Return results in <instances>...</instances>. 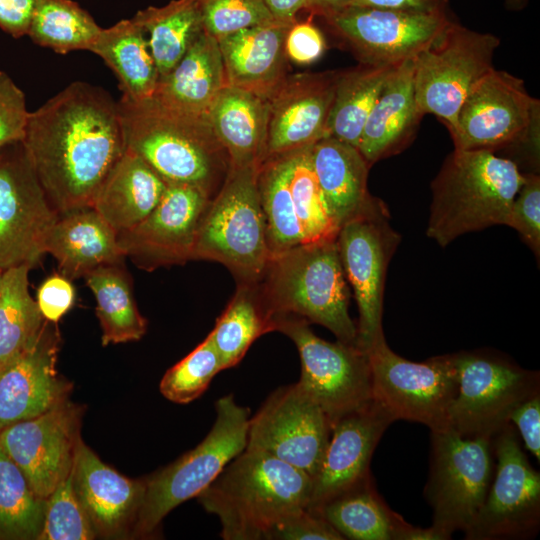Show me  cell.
Returning <instances> with one entry per match:
<instances>
[{
    "instance_id": "obj_23",
    "label": "cell",
    "mask_w": 540,
    "mask_h": 540,
    "mask_svg": "<svg viewBox=\"0 0 540 540\" xmlns=\"http://www.w3.org/2000/svg\"><path fill=\"white\" fill-rule=\"evenodd\" d=\"M45 320L35 344L0 371V431L68 398L71 384L56 371L60 334Z\"/></svg>"
},
{
    "instance_id": "obj_54",
    "label": "cell",
    "mask_w": 540,
    "mask_h": 540,
    "mask_svg": "<svg viewBox=\"0 0 540 540\" xmlns=\"http://www.w3.org/2000/svg\"><path fill=\"white\" fill-rule=\"evenodd\" d=\"M275 20L293 24L297 14L307 10L309 0H263Z\"/></svg>"
},
{
    "instance_id": "obj_49",
    "label": "cell",
    "mask_w": 540,
    "mask_h": 540,
    "mask_svg": "<svg viewBox=\"0 0 540 540\" xmlns=\"http://www.w3.org/2000/svg\"><path fill=\"white\" fill-rule=\"evenodd\" d=\"M326 41L320 29L311 20L293 23L285 38V52L289 60L308 65L321 58Z\"/></svg>"
},
{
    "instance_id": "obj_6",
    "label": "cell",
    "mask_w": 540,
    "mask_h": 540,
    "mask_svg": "<svg viewBox=\"0 0 540 540\" xmlns=\"http://www.w3.org/2000/svg\"><path fill=\"white\" fill-rule=\"evenodd\" d=\"M257 170L230 168L202 215L191 255L223 264L237 284H257L271 257Z\"/></svg>"
},
{
    "instance_id": "obj_16",
    "label": "cell",
    "mask_w": 540,
    "mask_h": 540,
    "mask_svg": "<svg viewBox=\"0 0 540 540\" xmlns=\"http://www.w3.org/2000/svg\"><path fill=\"white\" fill-rule=\"evenodd\" d=\"M359 63L394 66L416 58L450 21L447 12L345 6L321 16Z\"/></svg>"
},
{
    "instance_id": "obj_36",
    "label": "cell",
    "mask_w": 540,
    "mask_h": 540,
    "mask_svg": "<svg viewBox=\"0 0 540 540\" xmlns=\"http://www.w3.org/2000/svg\"><path fill=\"white\" fill-rule=\"evenodd\" d=\"M133 18L146 33L159 78L173 69L204 30L197 0H172L162 7L150 6Z\"/></svg>"
},
{
    "instance_id": "obj_13",
    "label": "cell",
    "mask_w": 540,
    "mask_h": 540,
    "mask_svg": "<svg viewBox=\"0 0 540 540\" xmlns=\"http://www.w3.org/2000/svg\"><path fill=\"white\" fill-rule=\"evenodd\" d=\"M367 354L373 400L395 421L418 422L431 431L449 428V410L458 390L454 354L416 363L393 352L385 338Z\"/></svg>"
},
{
    "instance_id": "obj_33",
    "label": "cell",
    "mask_w": 540,
    "mask_h": 540,
    "mask_svg": "<svg viewBox=\"0 0 540 540\" xmlns=\"http://www.w3.org/2000/svg\"><path fill=\"white\" fill-rule=\"evenodd\" d=\"M313 511L327 520L344 539L352 540H395L397 530L405 522L386 505L371 474Z\"/></svg>"
},
{
    "instance_id": "obj_52",
    "label": "cell",
    "mask_w": 540,
    "mask_h": 540,
    "mask_svg": "<svg viewBox=\"0 0 540 540\" xmlns=\"http://www.w3.org/2000/svg\"><path fill=\"white\" fill-rule=\"evenodd\" d=\"M36 0H0V28L14 38L27 35Z\"/></svg>"
},
{
    "instance_id": "obj_12",
    "label": "cell",
    "mask_w": 540,
    "mask_h": 540,
    "mask_svg": "<svg viewBox=\"0 0 540 540\" xmlns=\"http://www.w3.org/2000/svg\"><path fill=\"white\" fill-rule=\"evenodd\" d=\"M458 390L449 410V428L466 437H494L512 411L540 393L538 371L488 352L454 353Z\"/></svg>"
},
{
    "instance_id": "obj_22",
    "label": "cell",
    "mask_w": 540,
    "mask_h": 540,
    "mask_svg": "<svg viewBox=\"0 0 540 540\" xmlns=\"http://www.w3.org/2000/svg\"><path fill=\"white\" fill-rule=\"evenodd\" d=\"M391 414L377 401L337 420L320 467L313 478L309 510L370 475L373 452L388 426Z\"/></svg>"
},
{
    "instance_id": "obj_56",
    "label": "cell",
    "mask_w": 540,
    "mask_h": 540,
    "mask_svg": "<svg viewBox=\"0 0 540 540\" xmlns=\"http://www.w3.org/2000/svg\"><path fill=\"white\" fill-rule=\"evenodd\" d=\"M353 0H309L307 12L311 15L323 16L333 10L348 6Z\"/></svg>"
},
{
    "instance_id": "obj_41",
    "label": "cell",
    "mask_w": 540,
    "mask_h": 540,
    "mask_svg": "<svg viewBox=\"0 0 540 540\" xmlns=\"http://www.w3.org/2000/svg\"><path fill=\"white\" fill-rule=\"evenodd\" d=\"M46 499L38 497L27 478L0 446V539L38 540Z\"/></svg>"
},
{
    "instance_id": "obj_48",
    "label": "cell",
    "mask_w": 540,
    "mask_h": 540,
    "mask_svg": "<svg viewBox=\"0 0 540 540\" xmlns=\"http://www.w3.org/2000/svg\"><path fill=\"white\" fill-rule=\"evenodd\" d=\"M267 539L343 540V536L319 513L300 509L273 527Z\"/></svg>"
},
{
    "instance_id": "obj_58",
    "label": "cell",
    "mask_w": 540,
    "mask_h": 540,
    "mask_svg": "<svg viewBox=\"0 0 540 540\" xmlns=\"http://www.w3.org/2000/svg\"><path fill=\"white\" fill-rule=\"evenodd\" d=\"M5 270L0 268V297H1V291H2V279H3V273Z\"/></svg>"
},
{
    "instance_id": "obj_4",
    "label": "cell",
    "mask_w": 540,
    "mask_h": 540,
    "mask_svg": "<svg viewBox=\"0 0 540 540\" xmlns=\"http://www.w3.org/2000/svg\"><path fill=\"white\" fill-rule=\"evenodd\" d=\"M524 178L511 159L486 150L454 149L431 184L427 235L444 247L467 232L507 225Z\"/></svg>"
},
{
    "instance_id": "obj_11",
    "label": "cell",
    "mask_w": 540,
    "mask_h": 540,
    "mask_svg": "<svg viewBox=\"0 0 540 540\" xmlns=\"http://www.w3.org/2000/svg\"><path fill=\"white\" fill-rule=\"evenodd\" d=\"M385 203L372 195L341 225L337 245L358 307L356 345L366 353L384 337L383 293L388 263L400 242Z\"/></svg>"
},
{
    "instance_id": "obj_45",
    "label": "cell",
    "mask_w": 540,
    "mask_h": 540,
    "mask_svg": "<svg viewBox=\"0 0 540 540\" xmlns=\"http://www.w3.org/2000/svg\"><path fill=\"white\" fill-rule=\"evenodd\" d=\"M204 30L218 39L276 21L263 0H197Z\"/></svg>"
},
{
    "instance_id": "obj_17",
    "label": "cell",
    "mask_w": 540,
    "mask_h": 540,
    "mask_svg": "<svg viewBox=\"0 0 540 540\" xmlns=\"http://www.w3.org/2000/svg\"><path fill=\"white\" fill-rule=\"evenodd\" d=\"M22 142L0 149V268L35 267L58 218Z\"/></svg>"
},
{
    "instance_id": "obj_26",
    "label": "cell",
    "mask_w": 540,
    "mask_h": 540,
    "mask_svg": "<svg viewBox=\"0 0 540 540\" xmlns=\"http://www.w3.org/2000/svg\"><path fill=\"white\" fill-rule=\"evenodd\" d=\"M423 116L415 99L414 59H410L394 68L363 127L358 150L369 166L408 146Z\"/></svg>"
},
{
    "instance_id": "obj_19",
    "label": "cell",
    "mask_w": 540,
    "mask_h": 540,
    "mask_svg": "<svg viewBox=\"0 0 540 540\" xmlns=\"http://www.w3.org/2000/svg\"><path fill=\"white\" fill-rule=\"evenodd\" d=\"M83 408L66 400L46 412L6 426L0 446L27 478L35 494L47 499L72 471Z\"/></svg>"
},
{
    "instance_id": "obj_9",
    "label": "cell",
    "mask_w": 540,
    "mask_h": 540,
    "mask_svg": "<svg viewBox=\"0 0 540 540\" xmlns=\"http://www.w3.org/2000/svg\"><path fill=\"white\" fill-rule=\"evenodd\" d=\"M500 40L450 19L440 35L414 58V91L423 115L434 114L451 133L459 109L493 67Z\"/></svg>"
},
{
    "instance_id": "obj_51",
    "label": "cell",
    "mask_w": 540,
    "mask_h": 540,
    "mask_svg": "<svg viewBox=\"0 0 540 540\" xmlns=\"http://www.w3.org/2000/svg\"><path fill=\"white\" fill-rule=\"evenodd\" d=\"M509 422L517 428L525 448L540 461V393L521 402L510 414Z\"/></svg>"
},
{
    "instance_id": "obj_7",
    "label": "cell",
    "mask_w": 540,
    "mask_h": 540,
    "mask_svg": "<svg viewBox=\"0 0 540 540\" xmlns=\"http://www.w3.org/2000/svg\"><path fill=\"white\" fill-rule=\"evenodd\" d=\"M216 419L207 436L175 462L146 479V491L132 536L154 533L175 507L197 497L247 445L250 409L233 395L215 403Z\"/></svg>"
},
{
    "instance_id": "obj_40",
    "label": "cell",
    "mask_w": 540,
    "mask_h": 540,
    "mask_svg": "<svg viewBox=\"0 0 540 540\" xmlns=\"http://www.w3.org/2000/svg\"><path fill=\"white\" fill-rule=\"evenodd\" d=\"M101 29L77 2L36 0L27 35L39 46L66 54L90 51Z\"/></svg>"
},
{
    "instance_id": "obj_14",
    "label": "cell",
    "mask_w": 540,
    "mask_h": 540,
    "mask_svg": "<svg viewBox=\"0 0 540 540\" xmlns=\"http://www.w3.org/2000/svg\"><path fill=\"white\" fill-rule=\"evenodd\" d=\"M540 102L522 79L492 68L463 101L455 129L454 149L495 151L539 144Z\"/></svg>"
},
{
    "instance_id": "obj_30",
    "label": "cell",
    "mask_w": 540,
    "mask_h": 540,
    "mask_svg": "<svg viewBox=\"0 0 540 540\" xmlns=\"http://www.w3.org/2000/svg\"><path fill=\"white\" fill-rule=\"evenodd\" d=\"M207 118L230 168L259 167L266 157V99L227 85L216 96Z\"/></svg>"
},
{
    "instance_id": "obj_35",
    "label": "cell",
    "mask_w": 540,
    "mask_h": 540,
    "mask_svg": "<svg viewBox=\"0 0 540 540\" xmlns=\"http://www.w3.org/2000/svg\"><path fill=\"white\" fill-rule=\"evenodd\" d=\"M96 299L103 346L140 340L147 320L140 314L131 279L122 263L100 266L84 276Z\"/></svg>"
},
{
    "instance_id": "obj_25",
    "label": "cell",
    "mask_w": 540,
    "mask_h": 540,
    "mask_svg": "<svg viewBox=\"0 0 540 540\" xmlns=\"http://www.w3.org/2000/svg\"><path fill=\"white\" fill-rule=\"evenodd\" d=\"M291 25L276 20L218 38L227 85L268 100L288 77L285 38Z\"/></svg>"
},
{
    "instance_id": "obj_29",
    "label": "cell",
    "mask_w": 540,
    "mask_h": 540,
    "mask_svg": "<svg viewBox=\"0 0 540 540\" xmlns=\"http://www.w3.org/2000/svg\"><path fill=\"white\" fill-rule=\"evenodd\" d=\"M166 186L140 156L126 148L97 190L92 207L120 233L136 226L153 211Z\"/></svg>"
},
{
    "instance_id": "obj_31",
    "label": "cell",
    "mask_w": 540,
    "mask_h": 540,
    "mask_svg": "<svg viewBox=\"0 0 540 540\" xmlns=\"http://www.w3.org/2000/svg\"><path fill=\"white\" fill-rule=\"evenodd\" d=\"M309 152L329 212L340 228L370 196V166L356 147L330 136L310 145Z\"/></svg>"
},
{
    "instance_id": "obj_32",
    "label": "cell",
    "mask_w": 540,
    "mask_h": 540,
    "mask_svg": "<svg viewBox=\"0 0 540 540\" xmlns=\"http://www.w3.org/2000/svg\"><path fill=\"white\" fill-rule=\"evenodd\" d=\"M90 51L115 73L122 98L138 102L153 96L159 73L146 33L134 18L102 28Z\"/></svg>"
},
{
    "instance_id": "obj_39",
    "label": "cell",
    "mask_w": 540,
    "mask_h": 540,
    "mask_svg": "<svg viewBox=\"0 0 540 540\" xmlns=\"http://www.w3.org/2000/svg\"><path fill=\"white\" fill-rule=\"evenodd\" d=\"M257 186L271 256L305 243L289 186L288 153L264 159Z\"/></svg>"
},
{
    "instance_id": "obj_50",
    "label": "cell",
    "mask_w": 540,
    "mask_h": 540,
    "mask_svg": "<svg viewBox=\"0 0 540 540\" xmlns=\"http://www.w3.org/2000/svg\"><path fill=\"white\" fill-rule=\"evenodd\" d=\"M75 289L70 279L60 274L46 278L37 291V305L43 318L57 323L73 306Z\"/></svg>"
},
{
    "instance_id": "obj_53",
    "label": "cell",
    "mask_w": 540,
    "mask_h": 540,
    "mask_svg": "<svg viewBox=\"0 0 540 540\" xmlns=\"http://www.w3.org/2000/svg\"><path fill=\"white\" fill-rule=\"evenodd\" d=\"M350 5L418 12H447L449 0H353L348 6Z\"/></svg>"
},
{
    "instance_id": "obj_47",
    "label": "cell",
    "mask_w": 540,
    "mask_h": 540,
    "mask_svg": "<svg viewBox=\"0 0 540 540\" xmlns=\"http://www.w3.org/2000/svg\"><path fill=\"white\" fill-rule=\"evenodd\" d=\"M29 113L23 91L0 71V149L22 142Z\"/></svg>"
},
{
    "instance_id": "obj_44",
    "label": "cell",
    "mask_w": 540,
    "mask_h": 540,
    "mask_svg": "<svg viewBox=\"0 0 540 540\" xmlns=\"http://www.w3.org/2000/svg\"><path fill=\"white\" fill-rule=\"evenodd\" d=\"M93 526L73 486V469L46 499L42 532L38 540H90Z\"/></svg>"
},
{
    "instance_id": "obj_55",
    "label": "cell",
    "mask_w": 540,
    "mask_h": 540,
    "mask_svg": "<svg viewBox=\"0 0 540 540\" xmlns=\"http://www.w3.org/2000/svg\"><path fill=\"white\" fill-rule=\"evenodd\" d=\"M450 536L432 525L429 528L413 526L406 521L398 529L395 540H447Z\"/></svg>"
},
{
    "instance_id": "obj_37",
    "label": "cell",
    "mask_w": 540,
    "mask_h": 540,
    "mask_svg": "<svg viewBox=\"0 0 540 540\" xmlns=\"http://www.w3.org/2000/svg\"><path fill=\"white\" fill-rule=\"evenodd\" d=\"M274 331L273 318L263 303L257 284H237L227 307L208 334L223 368L236 366L251 344Z\"/></svg>"
},
{
    "instance_id": "obj_3",
    "label": "cell",
    "mask_w": 540,
    "mask_h": 540,
    "mask_svg": "<svg viewBox=\"0 0 540 540\" xmlns=\"http://www.w3.org/2000/svg\"><path fill=\"white\" fill-rule=\"evenodd\" d=\"M126 148L140 156L167 184H189L212 197L230 170L225 149L207 117L170 111L152 98L118 101Z\"/></svg>"
},
{
    "instance_id": "obj_10",
    "label": "cell",
    "mask_w": 540,
    "mask_h": 540,
    "mask_svg": "<svg viewBox=\"0 0 540 540\" xmlns=\"http://www.w3.org/2000/svg\"><path fill=\"white\" fill-rule=\"evenodd\" d=\"M273 327L297 347L301 361L297 384L332 426L373 401L368 354L356 344L326 341L315 335L308 321L293 315L275 316Z\"/></svg>"
},
{
    "instance_id": "obj_21",
    "label": "cell",
    "mask_w": 540,
    "mask_h": 540,
    "mask_svg": "<svg viewBox=\"0 0 540 540\" xmlns=\"http://www.w3.org/2000/svg\"><path fill=\"white\" fill-rule=\"evenodd\" d=\"M339 71L289 76L267 100L266 157L328 137L327 123Z\"/></svg>"
},
{
    "instance_id": "obj_28",
    "label": "cell",
    "mask_w": 540,
    "mask_h": 540,
    "mask_svg": "<svg viewBox=\"0 0 540 540\" xmlns=\"http://www.w3.org/2000/svg\"><path fill=\"white\" fill-rule=\"evenodd\" d=\"M44 249L70 280L103 265L122 263L125 258L117 233L93 207L59 215L47 234Z\"/></svg>"
},
{
    "instance_id": "obj_43",
    "label": "cell",
    "mask_w": 540,
    "mask_h": 540,
    "mask_svg": "<svg viewBox=\"0 0 540 540\" xmlns=\"http://www.w3.org/2000/svg\"><path fill=\"white\" fill-rule=\"evenodd\" d=\"M221 370H224L222 361L207 336L187 356L166 371L159 389L169 401L187 404L198 398Z\"/></svg>"
},
{
    "instance_id": "obj_46",
    "label": "cell",
    "mask_w": 540,
    "mask_h": 540,
    "mask_svg": "<svg viewBox=\"0 0 540 540\" xmlns=\"http://www.w3.org/2000/svg\"><path fill=\"white\" fill-rule=\"evenodd\" d=\"M524 182L515 196L507 225L519 232L538 257L540 253V178L524 173Z\"/></svg>"
},
{
    "instance_id": "obj_34",
    "label": "cell",
    "mask_w": 540,
    "mask_h": 540,
    "mask_svg": "<svg viewBox=\"0 0 540 540\" xmlns=\"http://www.w3.org/2000/svg\"><path fill=\"white\" fill-rule=\"evenodd\" d=\"M396 66L359 63L339 70L328 117V136L358 149L367 117Z\"/></svg>"
},
{
    "instance_id": "obj_24",
    "label": "cell",
    "mask_w": 540,
    "mask_h": 540,
    "mask_svg": "<svg viewBox=\"0 0 540 540\" xmlns=\"http://www.w3.org/2000/svg\"><path fill=\"white\" fill-rule=\"evenodd\" d=\"M73 486L97 536L131 535L146 491V479H130L105 464L81 439Z\"/></svg>"
},
{
    "instance_id": "obj_18",
    "label": "cell",
    "mask_w": 540,
    "mask_h": 540,
    "mask_svg": "<svg viewBox=\"0 0 540 540\" xmlns=\"http://www.w3.org/2000/svg\"><path fill=\"white\" fill-rule=\"evenodd\" d=\"M331 430L321 407L294 383L275 390L250 416L246 448L268 453L313 479Z\"/></svg>"
},
{
    "instance_id": "obj_2",
    "label": "cell",
    "mask_w": 540,
    "mask_h": 540,
    "mask_svg": "<svg viewBox=\"0 0 540 540\" xmlns=\"http://www.w3.org/2000/svg\"><path fill=\"white\" fill-rule=\"evenodd\" d=\"M313 479L260 450L245 448L198 496L218 517L225 540L267 539L290 514L307 508Z\"/></svg>"
},
{
    "instance_id": "obj_1",
    "label": "cell",
    "mask_w": 540,
    "mask_h": 540,
    "mask_svg": "<svg viewBox=\"0 0 540 540\" xmlns=\"http://www.w3.org/2000/svg\"><path fill=\"white\" fill-rule=\"evenodd\" d=\"M22 144L58 215L92 207L126 150L118 102L101 88L73 82L29 113Z\"/></svg>"
},
{
    "instance_id": "obj_42",
    "label": "cell",
    "mask_w": 540,
    "mask_h": 540,
    "mask_svg": "<svg viewBox=\"0 0 540 540\" xmlns=\"http://www.w3.org/2000/svg\"><path fill=\"white\" fill-rule=\"evenodd\" d=\"M309 148L287 152L289 186L305 243L336 239L339 231L314 173Z\"/></svg>"
},
{
    "instance_id": "obj_5",
    "label": "cell",
    "mask_w": 540,
    "mask_h": 540,
    "mask_svg": "<svg viewBox=\"0 0 540 540\" xmlns=\"http://www.w3.org/2000/svg\"><path fill=\"white\" fill-rule=\"evenodd\" d=\"M257 285L272 318L301 317L329 329L339 341L356 344L337 238L303 243L272 255Z\"/></svg>"
},
{
    "instance_id": "obj_57",
    "label": "cell",
    "mask_w": 540,
    "mask_h": 540,
    "mask_svg": "<svg viewBox=\"0 0 540 540\" xmlns=\"http://www.w3.org/2000/svg\"><path fill=\"white\" fill-rule=\"evenodd\" d=\"M506 7L512 11H520L524 9L529 0H504Z\"/></svg>"
},
{
    "instance_id": "obj_8",
    "label": "cell",
    "mask_w": 540,
    "mask_h": 540,
    "mask_svg": "<svg viewBox=\"0 0 540 540\" xmlns=\"http://www.w3.org/2000/svg\"><path fill=\"white\" fill-rule=\"evenodd\" d=\"M495 471L493 437L431 431V460L424 497L432 526L452 536L465 532L482 507Z\"/></svg>"
},
{
    "instance_id": "obj_27",
    "label": "cell",
    "mask_w": 540,
    "mask_h": 540,
    "mask_svg": "<svg viewBox=\"0 0 540 540\" xmlns=\"http://www.w3.org/2000/svg\"><path fill=\"white\" fill-rule=\"evenodd\" d=\"M227 86L217 39L203 30L173 69L159 78L151 97L178 114L207 117L219 92Z\"/></svg>"
},
{
    "instance_id": "obj_38",
    "label": "cell",
    "mask_w": 540,
    "mask_h": 540,
    "mask_svg": "<svg viewBox=\"0 0 540 540\" xmlns=\"http://www.w3.org/2000/svg\"><path fill=\"white\" fill-rule=\"evenodd\" d=\"M30 267L21 265L3 273L0 297V371L37 341L45 319L29 292Z\"/></svg>"
},
{
    "instance_id": "obj_15",
    "label": "cell",
    "mask_w": 540,
    "mask_h": 540,
    "mask_svg": "<svg viewBox=\"0 0 540 540\" xmlns=\"http://www.w3.org/2000/svg\"><path fill=\"white\" fill-rule=\"evenodd\" d=\"M493 447L494 476L465 539L531 538L540 526V473L531 466L512 423L493 437Z\"/></svg>"
},
{
    "instance_id": "obj_20",
    "label": "cell",
    "mask_w": 540,
    "mask_h": 540,
    "mask_svg": "<svg viewBox=\"0 0 540 540\" xmlns=\"http://www.w3.org/2000/svg\"><path fill=\"white\" fill-rule=\"evenodd\" d=\"M211 198L198 186L167 184L145 219L117 233L124 256L146 271L190 261L197 229Z\"/></svg>"
}]
</instances>
